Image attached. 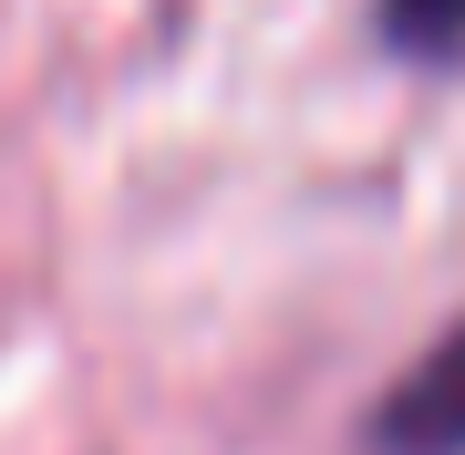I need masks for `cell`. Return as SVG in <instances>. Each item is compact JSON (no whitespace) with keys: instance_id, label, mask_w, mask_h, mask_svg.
<instances>
[{"instance_id":"1","label":"cell","mask_w":465,"mask_h":455,"mask_svg":"<svg viewBox=\"0 0 465 455\" xmlns=\"http://www.w3.org/2000/svg\"><path fill=\"white\" fill-rule=\"evenodd\" d=\"M362 455H465V321L424 341L362 414Z\"/></svg>"},{"instance_id":"2","label":"cell","mask_w":465,"mask_h":455,"mask_svg":"<svg viewBox=\"0 0 465 455\" xmlns=\"http://www.w3.org/2000/svg\"><path fill=\"white\" fill-rule=\"evenodd\" d=\"M382 42L393 52H414V63H455L465 52V0H382Z\"/></svg>"}]
</instances>
